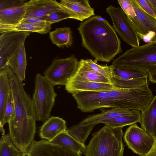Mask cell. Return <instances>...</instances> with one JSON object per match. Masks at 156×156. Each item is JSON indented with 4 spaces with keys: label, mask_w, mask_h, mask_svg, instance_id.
Masks as SVG:
<instances>
[{
    "label": "cell",
    "mask_w": 156,
    "mask_h": 156,
    "mask_svg": "<svg viewBox=\"0 0 156 156\" xmlns=\"http://www.w3.org/2000/svg\"><path fill=\"white\" fill-rule=\"evenodd\" d=\"M122 128L105 126L93 134L84 154L85 156H123Z\"/></svg>",
    "instance_id": "3"
},
{
    "label": "cell",
    "mask_w": 156,
    "mask_h": 156,
    "mask_svg": "<svg viewBox=\"0 0 156 156\" xmlns=\"http://www.w3.org/2000/svg\"><path fill=\"white\" fill-rule=\"evenodd\" d=\"M24 6L25 13L23 19L30 18L41 19L63 9L59 2L53 0H31L26 2Z\"/></svg>",
    "instance_id": "13"
},
{
    "label": "cell",
    "mask_w": 156,
    "mask_h": 156,
    "mask_svg": "<svg viewBox=\"0 0 156 156\" xmlns=\"http://www.w3.org/2000/svg\"><path fill=\"white\" fill-rule=\"evenodd\" d=\"M11 90L6 68L0 71V123L2 121L5 105Z\"/></svg>",
    "instance_id": "27"
},
{
    "label": "cell",
    "mask_w": 156,
    "mask_h": 156,
    "mask_svg": "<svg viewBox=\"0 0 156 156\" xmlns=\"http://www.w3.org/2000/svg\"><path fill=\"white\" fill-rule=\"evenodd\" d=\"M148 79L153 83H156V70L148 73Z\"/></svg>",
    "instance_id": "40"
},
{
    "label": "cell",
    "mask_w": 156,
    "mask_h": 156,
    "mask_svg": "<svg viewBox=\"0 0 156 156\" xmlns=\"http://www.w3.org/2000/svg\"><path fill=\"white\" fill-rule=\"evenodd\" d=\"M25 13L24 5L13 8L0 9V25H16L23 20Z\"/></svg>",
    "instance_id": "23"
},
{
    "label": "cell",
    "mask_w": 156,
    "mask_h": 156,
    "mask_svg": "<svg viewBox=\"0 0 156 156\" xmlns=\"http://www.w3.org/2000/svg\"><path fill=\"white\" fill-rule=\"evenodd\" d=\"M59 3L62 7L70 15L71 19L83 21L95 15L92 8L86 7L73 0H62Z\"/></svg>",
    "instance_id": "20"
},
{
    "label": "cell",
    "mask_w": 156,
    "mask_h": 156,
    "mask_svg": "<svg viewBox=\"0 0 156 156\" xmlns=\"http://www.w3.org/2000/svg\"><path fill=\"white\" fill-rule=\"evenodd\" d=\"M145 156H156V138L150 151Z\"/></svg>",
    "instance_id": "39"
},
{
    "label": "cell",
    "mask_w": 156,
    "mask_h": 156,
    "mask_svg": "<svg viewBox=\"0 0 156 156\" xmlns=\"http://www.w3.org/2000/svg\"><path fill=\"white\" fill-rule=\"evenodd\" d=\"M136 16L143 27L154 41L156 40V20L146 13L136 0H131Z\"/></svg>",
    "instance_id": "22"
},
{
    "label": "cell",
    "mask_w": 156,
    "mask_h": 156,
    "mask_svg": "<svg viewBox=\"0 0 156 156\" xmlns=\"http://www.w3.org/2000/svg\"><path fill=\"white\" fill-rule=\"evenodd\" d=\"M0 156H23L13 143L9 134L2 136L0 138Z\"/></svg>",
    "instance_id": "32"
},
{
    "label": "cell",
    "mask_w": 156,
    "mask_h": 156,
    "mask_svg": "<svg viewBox=\"0 0 156 156\" xmlns=\"http://www.w3.org/2000/svg\"><path fill=\"white\" fill-rule=\"evenodd\" d=\"M116 31L126 42L132 47L140 46V39L127 16L120 7L110 5L106 8Z\"/></svg>",
    "instance_id": "8"
},
{
    "label": "cell",
    "mask_w": 156,
    "mask_h": 156,
    "mask_svg": "<svg viewBox=\"0 0 156 156\" xmlns=\"http://www.w3.org/2000/svg\"><path fill=\"white\" fill-rule=\"evenodd\" d=\"M78 30L82 45L97 61L109 62L122 52L115 29L101 16L90 17L80 23Z\"/></svg>",
    "instance_id": "2"
},
{
    "label": "cell",
    "mask_w": 156,
    "mask_h": 156,
    "mask_svg": "<svg viewBox=\"0 0 156 156\" xmlns=\"http://www.w3.org/2000/svg\"><path fill=\"white\" fill-rule=\"evenodd\" d=\"M73 1L83 6L89 8H92L87 0H73Z\"/></svg>",
    "instance_id": "38"
},
{
    "label": "cell",
    "mask_w": 156,
    "mask_h": 156,
    "mask_svg": "<svg viewBox=\"0 0 156 156\" xmlns=\"http://www.w3.org/2000/svg\"><path fill=\"white\" fill-rule=\"evenodd\" d=\"M85 60L88 65L93 69L110 80L112 76V65L109 66H101L97 64L91 59H85Z\"/></svg>",
    "instance_id": "34"
},
{
    "label": "cell",
    "mask_w": 156,
    "mask_h": 156,
    "mask_svg": "<svg viewBox=\"0 0 156 156\" xmlns=\"http://www.w3.org/2000/svg\"><path fill=\"white\" fill-rule=\"evenodd\" d=\"M111 108L144 111L153 99L149 84L131 88H120L107 91Z\"/></svg>",
    "instance_id": "5"
},
{
    "label": "cell",
    "mask_w": 156,
    "mask_h": 156,
    "mask_svg": "<svg viewBox=\"0 0 156 156\" xmlns=\"http://www.w3.org/2000/svg\"><path fill=\"white\" fill-rule=\"evenodd\" d=\"M76 74L88 81L112 84L109 80L91 68L85 59H81L79 62Z\"/></svg>",
    "instance_id": "25"
},
{
    "label": "cell",
    "mask_w": 156,
    "mask_h": 156,
    "mask_svg": "<svg viewBox=\"0 0 156 156\" xmlns=\"http://www.w3.org/2000/svg\"><path fill=\"white\" fill-rule=\"evenodd\" d=\"M23 156H81V154L50 141L34 140Z\"/></svg>",
    "instance_id": "12"
},
{
    "label": "cell",
    "mask_w": 156,
    "mask_h": 156,
    "mask_svg": "<svg viewBox=\"0 0 156 156\" xmlns=\"http://www.w3.org/2000/svg\"><path fill=\"white\" fill-rule=\"evenodd\" d=\"M79 62L72 55L54 59L44 73V76L53 86L66 85L76 74Z\"/></svg>",
    "instance_id": "7"
},
{
    "label": "cell",
    "mask_w": 156,
    "mask_h": 156,
    "mask_svg": "<svg viewBox=\"0 0 156 156\" xmlns=\"http://www.w3.org/2000/svg\"><path fill=\"white\" fill-rule=\"evenodd\" d=\"M96 124L94 123H80L72 126L66 130L79 143L85 144L86 141Z\"/></svg>",
    "instance_id": "28"
},
{
    "label": "cell",
    "mask_w": 156,
    "mask_h": 156,
    "mask_svg": "<svg viewBox=\"0 0 156 156\" xmlns=\"http://www.w3.org/2000/svg\"><path fill=\"white\" fill-rule=\"evenodd\" d=\"M50 141L81 154L84 153L85 144L76 140L69 134L67 130L61 133Z\"/></svg>",
    "instance_id": "24"
},
{
    "label": "cell",
    "mask_w": 156,
    "mask_h": 156,
    "mask_svg": "<svg viewBox=\"0 0 156 156\" xmlns=\"http://www.w3.org/2000/svg\"><path fill=\"white\" fill-rule=\"evenodd\" d=\"M51 25L47 22L41 23L21 22L14 26L0 25V33L26 31L35 32L41 34H46L50 31Z\"/></svg>",
    "instance_id": "21"
},
{
    "label": "cell",
    "mask_w": 156,
    "mask_h": 156,
    "mask_svg": "<svg viewBox=\"0 0 156 156\" xmlns=\"http://www.w3.org/2000/svg\"><path fill=\"white\" fill-rule=\"evenodd\" d=\"M112 76L121 79L129 80L145 77H148V73L146 71L143 70L121 69L112 68Z\"/></svg>",
    "instance_id": "30"
},
{
    "label": "cell",
    "mask_w": 156,
    "mask_h": 156,
    "mask_svg": "<svg viewBox=\"0 0 156 156\" xmlns=\"http://www.w3.org/2000/svg\"><path fill=\"white\" fill-rule=\"evenodd\" d=\"M141 112L139 111L135 110L111 108L103 110L101 112L97 114L89 115L80 123H94L97 124L107 119L123 116L139 115H140Z\"/></svg>",
    "instance_id": "18"
},
{
    "label": "cell",
    "mask_w": 156,
    "mask_h": 156,
    "mask_svg": "<svg viewBox=\"0 0 156 156\" xmlns=\"http://www.w3.org/2000/svg\"><path fill=\"white\" fill-rule=\"evenodd\" d=\"M148 77L126 80L112 76L110 80L115 87L120 88H131L140 87L149 84Z\"/></svg>",
    "instance_id": "31"
},
{
    "label": "cell",
    "mask_w": 156,
    "mask_h": 156,
    "mask_svg": "<svg viewBox=\"0 0 156 156\" xmlns=\"http://www.w3.org/2000/svg\"><path fill=\"white\" fill-rule=\"evenodd\" d=\"M57 96L54 86L44 76L37 73L32 99L36 121L44 122L50 117Z\"/></svg>",
    "instance_id": "6"
},
{
    "label": "cell",
    "mask_w": 156,
    "mask_h": 156,
    "mask_svg": "<svg viewBox=\"0 0 156 156\" xmlns=\"http://www.w3.org/2000/svg\"><path fill=\"white\" fill-rule=\"evenodd\" d=\"M30 32H5L0 35V71L9 66L8 59L20 45L25 41Z\"/></svg>",
    "instance_id": "11"
},
{
    "label": "cell",
    "mask_w": 156,
    "mask_h": 156,
    "mask_svg": "<svg viewBox=\"0 0 156 156\" xmlns=\"http://www.w3.org/2000/svg\"><path fill=\"white\" fill-rule=\"evenodd\" d=\"M24 44V41L20 45L8 60L9 66L17 77L22 81L25 80L27 65Z\"/></svg>",
    "instance_id": "15"
},
{
    "label": "cell",
    "mask_w": 156,
    "mask_h": 156,
    "mask_svg": "<svg viewBox=\"0 0 156 156\" xmlns=\"http://www.w3.org/2000/svg\"><path fill=\"white\" fill-rule=\"evenodd\" d=\"M156 13V0H149Z\"/></svg>",
    "instance_id": "41"
},
{
    "label": "cell",
    "mask_w": 156,
    "mask_h": 156,
    "mask_svg": "<svg viewBox=\"0 0 156 156\" xmlns=\"http://www.w3.org/2000/svg\"><path fill=\"white\" fill-rule=\"evenodd\" d=\"M6 69L15 108L13 115L8 122L9 135L13 144L23 154L34 141L36 115L32 99L26 92L23 81L9 66Z\"/></svg>",
    "instance_id": "1"
},
{
    "label": "cell",
    "mask_w": 156,
    "mask_h": 156,
    "mask_svg": "<svg viewBox=\"0 0 156 156\" xmlns=\"http://www.w3.org/2000/svg\"><path fill=\"white\" fill-rule=\"evenodd\" d=\"M128 147L140 156H145L151 149L155 139L136 124L131 125L123 136Z\"/></svg>",
    "instance_id": "9"
},
{
    "label": "cell",
    "mask_w": 156,
    "mask_h": 156,
    "mask_svg": "<svg viewBox=\"0 0 156 156\" xmlns=\"http://www.w3.org/2000/svg\"><path fill=\"white\" fill-rule=\"evenodd\" d=\"M136 1L143 10L156 20V13L149 0H136Z\"/></svg>",
    "instance_id": "36"
},
{
    "label": "cell",
    "mask_w": 156,
    "mask_h": 156,
    "mask_svg": "<svg viewBox=\"0 0 156 156\" xmlns=\"http://www.w3.org/2000/svg\"><path fill=\"white\" fill-rule=\"evenodd\" d=\"M118 2L127 16L140 39L145 42L153 41L152 37L146 31L137 17L131 0H118Z\"/></svg>",
    "instance_id": "17"
},
{
    "label": "cell",
    "mask_w": 156,
    "mask_h": 156,
    "mask_svg": "<svg viewBox=\"0 0 156 156\" xmlns=\"http://www.w3.org/2000/svg\"><path fill=\"white\" fill-rule=\"evenodd\" d=\"M68 18H71L70 16L63 9L53 12L41 19L52 24Z\"/></svg>",
    "instance_id": "35"
},
{
    "label": "cell",
    "mask_w": 156,
    "mask_h": 156,
    "mask_svg": "<svg viewBox=\"0 0 156 156\" xmlns=\"http://www.w3.org/2000/svg\"><path fill=\"white\" fill-rule=\"evenodd\" d=\"M24 0H0V9L16 7L24 5Z\"/></svg>",
    "instance_id": "37"
},
{
    "label": "cell",
    "mask_w": 156,
    "mask_h": 156,
    "mask_svg": "<svg viewBox=\"0 0 156 156\" xmlns=\"http://www.w3.org/2000/svg\"></svg>",
    "instance_id": "42"
},
{
    "label": "cell",
    "mask_w": 156,
    "mask_h": 156,
    "mask_svg": "<svg viewBox=\"0 0 156 156\" xmlns=\"http://www.w3.org/2000/svg\"><path fill=\"white\" fill-rule=\"evenodd\" d=\"M14 105L11 90L10 92L9 97L5 109L3 119L0 123V130L2 136L5 135V132L3 128L4 125L8 122L13 115L14 112Z\"/></svg>",
    "instance_id": "33"
},
{
    "label": "cell",
    "mask_w": 156,
    "mask_h": 156,
    "mask_svg": "<svg viewBox=\"0 0 156 156\" xmlns=\"http://www.w3.org/2000/svg\"><path fill=\"white\" fill-rule=\"evenodd\" d=\"M113 68L136 69L151 73L156 70V40L138 47H132L115 59Z\"/></svg>",
    "instance_id": "4"
},
{
    "label": "cell",
    "mask_w": 156,
    "mask_h": 156,
    "mask_svg": "<svg viewBox=\"0 0 156 156\" xmlns=\"http://www.w3.org/2000/svg\"><path fill=\"white\" fill-rule=\"evenodd\" d=\"M107 91H83L72 94L82 112H91L95 109L111 108Z\"/></svg>",
    "instance_id": "10"
},
{
    "label": "cell",
    "mask_w": 156,
    "mask_h": 156,
    "mask_svg": "<svg viewBox=\"0 0 156 156\" xmlns=\"http://www.w3.org/2000/svg\"><path fill=\"white\" fill-rule=\"evenodd\" d=\"M66 130V122L64 120L59 117L51 116L41 126L39 135L42 139L51 141Z\"/></svg>",
    "instance_id": "16"
},
{
    "label": "cell",
    "mask_w": 156,
    "mask_h": 156,
    "mask_svg": "<svg viewBox=\"0 0 156 156\" xmlns=\"http://www.w3.org/2000/svg\"><path fill=\"white\" fill-rule=\"evenodd\" d=\"M65 88L73 94L83 91H109L119 88L112 84L88 81L76 74L65 85Z\"/></svg>",
    "instance_id": "14"
},
{
    "label": "cell",
    "mask_w": 156,
    "mask_h": 156,
    "mask_svg": "<svg viewBox=\"0 0 156 156\" xmlns=\"http://www.w3.org/2000/svg\"><path fill=\"white\" fill-rule=\"evenodd\" d=\"M49 37L52 43L59 48L68 47L73 44L72 32L69 27L56 28L49 32Z\"/></svg>",
    "instance_id": "26"
},
{
    "label": "cell",
    "mask_w": 156,
    "mask_h": 156,
    "mask_svg": "<svg viewBox=\"0 0 156 156\" xmlns=\"http://www.w3.org/2000/svg\"><path fill=\"white\" fill-rule=\"evenodd\" d=\"M140 116L141 128L156 138V95Z\"/></svg>",
    "instance_id": "19"
},
{
    "label": "cell",
    "mask_w": 156,
    "mask_h": 156,
    "mask_svg": "<svg viewBox=\"0 0 156 156\" xmlns=\"http://www.w3.org/2000/svg\"><path fill=\"white\" fill-rule=\"evenodd\" d=\"M140 115L121 116L103 121L101 123H104L112 128L123 127L140 122Z\"/></svg>",
    "instance_id": "29"
}]
</instances>
